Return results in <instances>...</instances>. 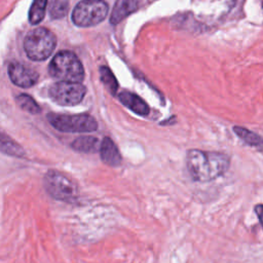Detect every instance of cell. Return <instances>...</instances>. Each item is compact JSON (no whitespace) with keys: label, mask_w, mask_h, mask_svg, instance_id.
Masks as SVG:
<instances>
[{"label":"cell","mask_w":263,"mask_h":263,"mask_svg":"<svg viewBox=\"0 0 263 263\" xmlns=\"http://www.w3.org/2000/svg\"><path fill=\"white\" fill-rule=\"evenodd\" d=\"M186 164L193 180L209 182L227 172L230 157L222 152L191 149L187 153Z\"/></svg>","instance_id":"6da1fadb"},{"label":"cell","mask_w":263,"mask_h":263,"mask_svg":"<svg viewBox=\"0 0 263 263\" xmlns=\"http://www.w3.org/2000/svg\"><path fill=\"white\" fill-rule=\"evenodd\" d=\"M118 99L125 107H127L129 110L138 115L145 116L149 113V107L146 102L133 92L122 91L119 93Z\"/></svg>","instance_id":"8fae6325"},{"label":"cell","mask_w":263,"mask_h":263,"mask_svg":"<svg viewBox=\"0 0 263 263\" xmlns=\"http://www.w3.org/2000/svg\"><path fill=\"white\" fill-rule=\"evenodd\" d=\"M69 8L68 0H52L49 5V14L52 18H62L64 17Z\"/></svg>","instance_id":"ac0fdd59"},{"label":"cell","mask_w":263,"mask_h":263,"mask_svg":"<svg viewBox=\"0 0 263 263\" xmlns=\"http://www.w3.org/2000/svg\"><path fill=\"white\" fill-rule=\"evenodd\" d=\"M233 132L247 145L255 147V148L259 149L260 151H263V138L261 136H259L258 134H256L243 126H238V125L233 126Z\"/></svg>","instance_id":"7c38bea8"},{"label":"cell","mask_w":263,"mask_h":263,"mask_svg":"<svg viewBox=\"0 0 263 263\" xmlns=\"http://www.w3.org/2000/svg\"><path fill=\"white\" fill-rule=\"evenodd\" d=\"M108 13L104 0H82L72 11V22L78 27H90L103 22Z\"/></svg>","instance_id":"5b68a950"},{"label":"cell","mask_w":263,"mask_h":263,"mask_svg":"<svg viewBox=\"0 0 263 263\" xmlns=\"http://www.w3.org/2000/svg\"><path fill=\"white\" fill-rule=\"evenodd\" d=\"M139 3L140 0H116L110 16V23L116 25L121 22L138 8Z\"/></svg>","instance_id":"30bf717a"},{"label":"cell","mask_w":263,"mask_h":263,"mask_svg":"<svg viewBox=\"0 0 263 263\" xmlns=\"http://www.w3.org/2000/svg\"><path fill=\"white\" fill-rule=\"evenodd\" d=\"M254 211H255V214L257 215L262 227H263V203H258L255 205L254 208Z\"/></svg>","instance_id":"d6986e66"},{"label":"cell","mask_w":263,"mask_h":263,"mask_svg":"<svg viewBox=\"0 0 263 263\" xmlns=\"http://www.w3.org/2000/svg\"><path fill=\"white\" fill-rule=\"evenodd\" d=\"M43 184L47 193L58 200L74 201L79 194L76 182L59 171H48L44 176Z\"/></svg>","instance_id":"277c9868"},{"label":"cell","mask_w":263,"mask_h":263,"mask_svg":"<svg viewBox=\"0 0 263 263\" xmlns=\"http://www.w3.org/2000/svg\"><path fill=\"white\" fill-rule=\"evenodd\" d=\"M72 148L76 151L83 153H95L100 150L101 143L96 137L82 136L78 137L72 142Z\"/></svg>","instance_id":"4fadbf2b"},{"label":"cell","mask_w":263,"mask_h":263,"mask_svg":"<svg viewBox=\"0 0 263 263\" xmlns=\"http://www.w3.org/2000/svg\"><path fill=\"white\" fill-rule=\"evenodd\" d=\"M57 44L54 34L46 28H36L30 31L24 41L27 57L36 62L44 61L52 53Z\"/></svg>","instance_id":"3957f363"},{"label":"cell","mask_w":263,"mask_h":263,"mask_svg":"<svg viewBox=\"0 0 263 263\" xmlns=\"http://www.w3.org/2000/svg\"><path fill=\"white\" fill-rule=\"evenodd\" d=\"M48 0H33L29 10V22L32 25L39 24L45 15Z\"/></svg>","instance_id":"5bb4252c"},{"label":"cell","mask_w":263,"mask_h":263,"mask_svg":"<svg viewBox=\"0 0 263 263\" xmlns=\"http://www.w3.org/2000/svg\"><path fill=\"white\" fill-rule=\"evenodd\" d=\"M8 76L11 82L20 87L28 88L36 84L38 73L22 63H11L8 66Z\"/></svg>","instance_id":"ba28073f"},{"label":"cell","mask_w":263,"mask_h":263,"mask_svg":"<svg viewBox=\"0 0 263 263\" xmlns=\"http://www.w3.org/2000/svg\"><path fill=\"white\" fill-rule=\"evenodd\" d=\"M86 93V88L80 82L59 81L49 88V97L53 102L63 106L79 104Z\"/></svg>","instance_id":"52a82bcc"},{"label":"cell","mask_w":263,"mask_h":263,"mask_svg":"<svg viewBox=\"0 0 263 263\" xmlns=\"http://www.w3.org/2000/svg\"><path fill=\"white\" fill-rule=\"evenodd\" d=\"M100 76H101L102 82L108 88V90L112 95H115L117 91V88H118V83H117L115 76L111 72V70L107 67H101L100 68Z\"/></svg>","instance_id":"e0dca14e"},{"label":"cell","mask_w":263,"mask_h":263,"mask_svg":"<svg viewBox=\"0 0 263 263\" xmlns=\"http://www.w3.org/2000/svg\"><path fill=\"white\" fill-rule=\"evenodd\" d=\"M49 75L59 81L81 82L84 78V69L79 59L71 51H60L48 66Z\"/></svg>","instance_id":"7a4b0ae2"},{"label":"cell","mask_w":263,"mask_h":263,"mask_svg":"<svg viewBox=\"0 0 263 263\" xmlns=\"http://www.w3.org/2000/svg\"><path fill=\"white\" fill-rule=\"evenodd\" d=\"M101 159L110 166H117L121 163L120 152L115 143L108 137L104 138L100 146Z\"/></svg>","instance_id":"9c48e42d"},{"label":"cell","mask_w":263,"mask_h":263,"mask_svg":"<svg viewBox=\"0 0 263 263\" xmlns=\"http://www.w3.org/2000/svg\"><path fill=\"white\" fill-rule=\"evenodd\" d=\"M49 123L63 133H90L98 127L97 120L88 114H55L47 115Z\"/></svg>","instance_id":"8992f818"},{"label":"cell","mask_w":263,"mask_h":263,"mask_svg":"<svg viewBox=\"0 0 263 263\" xmlns=\"http://www.w3.org/2000/svg\"><path fill=\"white\" fill-rule=\"evenodd\" d=\"M1 151L5 154L15 156V157H24L25 150L21 145L6 137L5 135L1 136Z\"/></svg>","instance_id":"9a60e30c"},{"label":"cell","mask_w":263,"mask_h":263,"mask_svg":"<svg viewBox=\"0 0 263 263\" xmlns=\"http://www.w3.org/2000/svg\"><path fill=\"white\" fill-rule=\"evenodd\" d=\"M262 9H263V3H262Z\"/></svg>","instance_id":"ffe728a7"},{"label":"cell","mask_w":263,"mask_h":263,"mask_svg":"<svg viewBox=\"0 0 263 263\" xmlns=\"http://www.w3.org/2000/svg\"><path fill=\"white\" fill-rule=\"evenodd\" d=\"M15 101L21 109H23L31 114H38L41 111L39 105L29 95L21 93L15 98Z\"/></svg>","instance_id":"2e32d148"}]
</instances>
